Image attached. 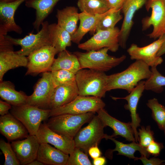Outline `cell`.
<instances>
[{
    "label": "cell",
    "instance_id": "1",
    "mask_svg": "<svg viewBox=\"0 0 165 165\" xmlns=\"http://www.w3.org/2000/svg\"><path fill=\"white\" fill-rule=\"evenodd\" d=\"M149 66L142 61L136 60L123 71L108 75L107 91L121 89L130 93L138 83L150 77Z\"/></svg>",
    "mask_w": 165,
    "mask_h": 165
},
{
    "label": "cell",
    "instance_id": "2",
    "mask_svg": "<svg viewBox=\"0 0 165 165\" xmlns=\"http://www.w3.org/2000/svg\"><path fill=\"white\" fill-rule=\"evenodd\" d=\"M107 77L105 72L82 69L75 74L79 95L104 97L107 92Z\"/></svg>",
    "mask_w": 165,
    "mask_h": 165
},
{
    "label": "cell",
    "instance_id": "3",
    "mask_svg": "<svg viewBox=\"0 0 165 165\" xmlns=\"http://www.w3.org/2000/svg\"><path fill=\"white\" fill-rule=\"evenodd\" d=\"M108 48L105 47L97 50L73 53L78 58L80 69H89L105 72L119 65L126 57L125 55L119 57L110 55L108 53Z\"/></svg>",
    "mask_w": 165,
    "mask_h": 165
},
{
    "label": "cell",
    "instance_id": "4",
    "mask_svg": "<svg viewBox=\"0 0 165 165\" xmlns=\"http://www.w3.org/2000/svg\"><path fill=\"white\" fill-rule=\"evenodd\" d=\"M96 112L80 114H64L50 117L46 124L51 130L74 139L82 126L90 122Z\"/></svg>",
    "mask_w": 165,
    "mask_h": 165
},
{
    "label": "cell",
    "instance_id": "5",
    "mask_svg": "<svg viewBox=\"0 0 165 165\" xmlns=\"http://www.w3.org/2000/svg\"><path fill=\"white\" fill-rule=\"evenodd\" d=\"M50 109L27 104L12 106L10 113L24 126L30 135H35L42 122L49 118Z\"/></svg>",
    "mask_w": 165,
    "mask_h": 165
},
{
    "label": "cell",
    "instance_id": "6",
    "mask_svg": "<svg viewBox=\"0 0 165 165\" xmlns=\"http://www.w3.org/2000/svg\"><path fill=\"white\" fill-rule=\"evenodd\" d=\"M105 127L98 116L94 115L88 124L80 129L74 137L75 147L88 154L90 148L98 145L103 138L108 139L109 135L104 131Z\"/></svg>",
    "mask_w": 165,
    "mask_h": 165
},
{
    "label": "cell",
    "instance_id": "7",
    "mask_svg": "<svg viewBox=\"0 0 165 165\" xmlns=\"http://www.w3.org/2000/svg\"><path fill=\"white\" fill-rule=\"evenodd\" d=\"M49 24L48 21H44L41 30L37 33H30L22 38H15L7 35L6 37L13 45L20 46V49L16 51L17 54L28 56L32 52L45 46L51 45Z\"/></svg>",
    "mask_w": 165,
    "mask_h": 165
},
{
    "label": "cell",
    "instance_id": "8",
    "mask_svg": "<svg viewBox=\"0 0 165 165\" xmlns=\"http://www.w3.org/2000/svg\"><path fill=\"white\" fill-rule=\"evenodd\" d=\"M105 106L101 98L92 96L79 95L70 103L51 109L49 118L64 114H80L90 112H97Z\"/></svg>",
    "mask_w": 165,
    "mask_h": 165
},
{
    "label": "cell",
    "instance_id": "9",
    "mask_svg": "<svg viewBox=\"0 0 165 165\" xmlns=\"http://www.w3.org/2000/svg\"><path fill=\"white\" fill-rule=\"evenodd\" d=\"M145 5L147 11L150 9L152 11L150 16L142 20V30L145 31L152 26V31L147 36L150 38H159L165 33V2L163 0H147Z\"/></svg>",
    "mask_w": 165,
    "mask_h": 165
},
{
    "label": "cell",
    "instance_id": "10",
    "mask_svg": "<svg viewBox=\"0 0 165 165\" xmlns=\"http://www.w3.org/2000/svg\"><path fill=\"white\" fill-rule=\"evenodd\" d=\"M120 29L117 27L106 30H98L90 39L78 45V48L89 51L97 50L102 48H108L109 50L117 51L119 45V36Z\"/></svg>",
    "mask_w": 165,
    "mask_h": 165
},
{
    "label": "cell",
    "instance_id": "11",
    "mask_svg": "<svg viewBox=\"0 0 165 165\" xmlns=\"http://www.w3.org/2000/svg\"><path fill=\"white\" fill-rule=\"evenodd\" d=\"M58 53L52 46H45L31 53L27 58V70L25 75H35L50 71Z\"/></svg>",
    "mask_w": 165,
    "mask_h": 165
},
{
    "label": "cell",
    "instance_id": "12",
    "mask_svg": "<svg viewBox=\"0 0 165 165\" xmlns=\"http://www.w3.org/2000/svg\"><path fill=\"white\" fill-rule=\"evenodd\" d=\"M51 72L43 73L34 88L33 93L28 96L27 104L44 109H48L51 96L55 87Z\"/></svg>",
    "mask_w": 165,
    "mask_h": 165
},
{
    "label": "cell",
    "instance_id": "13",
    "mask_svg": "<svg viewBox=\"0 0 165 165\" xmlns=\"http://www.w3.org/2000/svg\"><path fill=\"white\" fill-rule=\"evenodd\" d=\"M163 42V38L160 37L156 40L144 47H140L133 43L127 51L131 59L142 61L151 68L157 67L163 61L161 57L157 55Z\"/></svg>",
    "mask_w": 165,
    "mask_h": 165
},
{
    "label": "cell",
    "instance_id": "14",
    "mask_svg": "<svg viewBox=\"0 0 165 165\" xmlns=\"http://www.w3.org/2000/svg\"><path fill=\"white\" fill-rule=\"evenodd\" d=\"M35 136L40 143L51 144L67 154H71L75 147L74 139L52 130L46 123L41 124Z\"/></svg>",
    "mask_w": 165,
    "mask_h": 165
},
{
    "label": "cell",
    "instance_id": "15",
    "mask_svg": "<svg viewBox=\"0 0 165 165\" xmlns=\"http://www.w3.org/2000/svg\"><path fill=\"white\" fill-rule=\"evenodd\" d=\"M40 144L35 135L29 134L24 139L13 141L11 145L20 164L28 165L37 159Z\"/></svg>",
    "mask_w": 165,
    "mask_h": 165
},
{
    "label": "cell",
    "instance_id": "16",
    "mask_svg": "<svg viewBox=\"0 0 165 165\" xmlns=\"http://www.w3.org/2000/svg\"><path fill=\"white\" fill-rule=\"evenodd\" d=\"M147 0H125L121 10L124 18L119 36V46L125 49L134 24L133 18L136 12L145 5Z\"/></svg>",
    "mask_w": 165,
    "mask_h": 165
},
{
    "label": "cell",
    "instance_id": "17",
    "mask_svg": "<svg viewBox=\"0 0 165 165\" xmlns=\"http://www.w3.org/2000/svg\"><path fill=\"white\" fill-rule=\"evenodd\" d=\"M26 0H18L9 2H0V34L6 35L8 32L11 31L22 34V29L15 22L14 16L18 7Z\"/></svg>",
    "mask_w": 165,
    "mask_h": 165
},
{
    "label": "cell",
    "instance_id": "18",
    "mask_svg": "<svg viewBox=\"0 0 165 165\" xmlns=\"http://www.w3.org/2000/svg\"><path fill=\"white\" fill-rule=\"evenodd\" d=\"M145 81H140L129 94L124 97H111L112 99L114 100L123 99L127 101V103L124 105V108L130 113L131 125L134 132L135 141L137 143L138 141L137 128L140 126L141 121L139 114L137 113V108L140 99L145 90Z\"/></svg>",
    "mask_w": 165,
    "mask_h": 165
},
{
    "label": "cell",
    "instance_id": "19",
    "mask_svg": "<svg viewBox=\"0 0 165 165\" xmlns=\"http://www.w3.org/2000/svg\"><path fill=\"white\" fill-rule=\"evenodd\" d=\"M0 132L9 141L26 138L29 135L23 124L10 113L0 116Z\"/></svg>",
    "mask_w": 165,
    "mask_h": 165
},
{
    "label": "cell",
    "instance_id": "20",
    "mask_svg": "<svg viewBox=\"0 0 165 165\" xmlns=\"http://www.w3.org/2000/svg\"><path fill=\"white\" fill-rule=\"evenodd\" d=\"M97 115L106 127L108 126L113 130L112 137L120 136L129 141H135L134 132L131 122H123L110 116L104 108L97 112Z\"/></svg>",
    "mask_w": 165,
    "mask_h": 165
},
{
    "label": "cell",
    "instance_id": "21",
    "mask_svg": "<svg viewBox=\"0 0 165 165\" xmlns=\"http://www.w3.org/2000/svg\"><path fill=\"white\" fill-rule=\"evenodd\" d=\"M79 95L75 81L72 83L55 87L50 97L48 109H52L67 104Z\"/></svg>",
    "mask_w": 165,
    "mask_h": 165
},
{
    "label": "cell",
    "instance_id": "22",
    "mask_svg": "<svg viewBox=\"0 0 165 165\" xmlns=\"http://www.w3.org/2000/svg\"><path fill=\"white\" fill-rule=\"evenodd\" d=\"M69 155L48 143H40L37 160L44 165H66Z\"/></svg>",
    "mask_w": 165,
    "mask_h": 165
},
{
    "label": "cell",
    "instance_id": "23",
    "mask_svg": "<svg viewBox=\"0 0 165 165\" xmlns=\"http://www.w3.org/2000/svg\"><path fill=\"white\" fill-rule=\"evenodd\" d=\"M61 0H26L25 6L35 10V17L33 23L36 31H40V26L52 11L57 3Z\"/></svg>",
    "mask_w": 165,
    "mask_h": 165
},
{
    "label": "cell",
    "instance_id": "24",
    "mask_svg": "<svg viewBox=\"0 0 165 165\" xmlns=\"http://www.w3.org/2000/svg\"><path fill=\"white\" fill-rule=\"evenodd\" d=\"M79 14L78 8L74 6H67L62 9H57L56 15L57 24L72 36L77 29Z\"/></svg>",
    "mask_w": 165,
    "mask_h": 165
},
{
    "label": "cell",
    "instance_id": "25",
    "mask_svg": "<svg viewBox=\"0 0 165 165\" xmlns=\"http://www.w3.org/2000/svg\"><path fill=\"white\" fill-rule=\"evenodd\" d=\"M28 63L27 57L19 55L14 50L0 52V82L7 71L19 67H27Z\"/></svg>",
    "mask_w": 165,
    "mask_h": 165
},
{
    "label": "cell",
    "instance_id": "26",
    "mask_svg": "<svg viewBox=\"0 0 165 165\" xmlns=\"http://www.w3.org/2000/svg\"><path fill=\"white\" fill-rule=\"evenodd\" d=\"M103 14L93 15L86 12L79 13L80 24L75 32L72 36V42L78 45L88 32L90 31L94 32L97 23Z\"/></svg>",
    "mask_w": 165,
    "mask_h": 165
},
{
    "label": "cell",
    "instance_id": "27",
    "mask_svg": "<svg viewBox=\"0 0 165 165\" xmlns=\"http://www.w3.org/2000/svg\"><path fill=\"white\" fill-rule=\"evenodd\" d=\"M49 29L51 45L56 49L58 53L71 46V35L57 23L49 24Z\"/></svg>",
    "mask_w": 165,
    "mask_h": 165
},
{
    "label": "cell",
    "instance_id": "28",
    "mask_svg": "<svg viewBox=\"0 0 165 165\" xmlns=\"http://www.w3.org/2000/svg\"><path fill=\"white\" fill-rule=\"evenodd\" d=\"M58 54L50 71L63 69L70 71L75 74L80 69L78 58L73 53L66 50Z\"/></svg>",
    "mask_w": 165,
    "mask_h": 165
},
{
    "label": "cell",
    "instance_id": "29",
    "mask_svg": "<svg viewBox=\"0 0 165 165\" xmlns=\"http://www.w3.org/2000/svg\"><path fill=\"white\" fill-rule=\"evenodd\" d=\"M0 96L3 100L15 106L26 104L28 96L23 92L16 91L11 82L2 81L0 83Z\"/></svg>",
    "mask_w": 165,
    "mask_h": 165
},
{
    "label": "cell",
    "instance_id": "30",
    "mask_svg": "<svg viewBox=\"0 0 165 165\" xmlns=\"http://www.w3.org/2000/svg\"><path fill=\"white\" fill-rule=\"evenodd\" d=\"M108 139L112 141L115 144V148L113 149L110 150L107 152L110 156L113 152L117 151V155L125 156L134 161L137 160V157L134 156L135 152L138 151L141 155L145 156L148 158L150 155L146 150V148L141 146L136 141L132 142L129 144H124L116 140L111 135H109Z\"/></svg>",
    "mask_w": 165,
    "mask_h": 165
},
{
    "label": "cell",
    "instance_id": "31",
    "mask_svg": "<svg viewBox=\"0 0 165 165\" xmlns=\"http://www.w3.org/2000/svg\"><path fill=\"white\" fill-rule=\"evenodd\" d=\"M121 10V9L111 8L104 13L97 23L94 32L114 28L116 24L123 18Z\"/></svg>",
    "mask_w": 165,
    "mask_h": 165
},
{
    "label": "cell",
    "instance_id": "32",
    "mask_svg": "<svg viewBox=\"0 0 165 165\" xmlns=\"http://www.w3.org/2000/svg\"><path fill=\"white\" fill-rule=\"evenodd\" d=\"M77 5L82 12L93 15L103 14L110 9L106 0H78Z\"/></svg>",
    "mask_w": 165,
    "mask_h": 165
},
{
    "label": "cell",
    "instance_id": "33",
    "mask_svg": "<svg viewBox=\"0 0 165 165\" xmlns=\"http://www.w3.org/2000/svg\"><path fill=\"white\" fill-rule=\"evenodd\" d=\"M147 106L151 110L152 116L161 130L165 129V107L155 98L148 100Z\"/></svg>",
    "mask_w": 165,
    "mask_h": 165
},
{
    "label": "cell",
    "instance_id": "34",
    "mask_svg": "<svg viewBox=\"0 0 165 165\" xmlns=\"http://www.w3.org/2000/svg\"><path fill=\"white\" fill-rule=\"evenodd\" d=\"M152 73L149 79L145 81V90L156 93L162 92L165 86V76L163 75L157 70L156 67L151 68Z\"/></svg>",
    "mask_w": 165,
    "mask_h": 165
},
{
    "label": "cell",
    "instance_id": "35",
    "mask_svg": "<svg viewBox=\"0 0 165 165\" xmlns=\"http://www.w3.org/2000/svg\"><path fill=\"white\" fill-rule=\"evenodd\" d=\"M51 72L55 87L70 84L75 81V74L70 71L61 69Z\"/></svg>",
    "mask_w": 165,
    "mask_h": 165
},
{
    "label": "cell",
    "instance_id": "36",
    "mask_svg": "<svg viewBox=\"0 0 165 165\" xmlns=\"http://www.w3.org/2000/svg\"><path fill=\"white\" fill-rule=\"evenodd\" d=\"M0 148L5 158L4 165H19L20 162L10 144L1 139L0 140Z\"/></svg>",
    "mask_w": 165,
    "mask_h": 165
},
{
    "label": "cell",
    "instance_id": "37",
    "mask_svg": "<svg viewBox=\"0 0 165 165\" xmlns=\"http://www.w3.org/2000/svg\"><path fill=\"white\" fill-rule=\"evenodd\" d=\"M87 154L80 148L75 147L70 154L66 165H92Z\"/></svg>",
    "mask_w": 165,
    "mask_h": 165
},
{
    "label": "cell",
    "instance_id": "38",
    "mask_svg": "<svg viewBox=\"0 0 165 165\" xmlns=\"http://www.w3.org/2000/svg\"><path fill=\"white\" fill-rule=\"evenodd\" d=\"M153 132L150 126L141 127L138 131L139 144L142 147L146 148L155 140Z\"/></svg>",
    "mask_w": 165,
    "mask_h": 165
},
{
    "label": "cell",
    "instance_id": "39",
    "mask_svg": "<svg viewBox=\"0 0 165 165\" xmlns=\"http://www.w3.org/2000/svg\"><path fill=\"white\" fill-rule=\"evenodd\" d=\"M162 147L161 143L154 140L147 147L146 149L150 155L156 156L159 155Z\"/></svg>",
    "mask_w": 165,
    "mask_h": 165
},
{
    "label": "cell",
    "instance_id": "40",
    "mask_svg": "<svg viewBox=\"0 0 165 165\" xmlns=\"http://www.w3.org/2000/svg\"><path fill=\"white\" fill-rule=\"evenodd\" d=\"M140 160L144 165H160L165 160L156 157H152L149 159L146 156L141 155L140 157H137V160Z\"/></svg>",
    "mask_w": 165,
    "mask_h": 165
},
{
    "label": "cell",
    "instance_id": "41",
    "mask_svg": "<svg viewBox=\"0 0 165 165\" xmlns=\"http://www.w3.org/2000/svg\"><path fill=\"white\" fill-rule=\"evenodd\" d=\"M0 34V52L14 50L13 45L6 37Z\"/></svg>",
    "mask_w": 165,
    "mask_h": 165
},
{
    "label": "cell",
    "instance_id": "42",
    "mask_svg": "<svg viewBox=\"0 0 165 165\" xmlns=\"http://www.w3.org/2000/svg\"><path fill=\"white\" fill-rule=\"evenodd\" d=\"M125 0H107L110 9L118 10L122 9Z\"/></svg>",
    "mask_w": 165,
    "mask_h": 165
},
{
    "label": "cell",
    "instance_id": "43",
    "mask_svg": "<svg viewBox=\"0 0 165 165\" xmlns=\"http://www.w3.org/2000/svg\"><path fill=\"white\" fill-rule=\"evenodd\" d=\"M12 105L6 101L0 100V115L4 116L8 113L9 110H10Z\"/></svg>",
    "mask_w": 165,
    "mask_h": 165
},
{
    "label": "cell",
    "instance_id": "44",
    "mask_svg": "<svg viewBox=\"0 0 165 165\" xmlns=\"http://www.w3.org/2000/svg\"><path fill=\"white\" fill-rule=\"evenodd\" d=\"M88 153L93 159L101 156L102 154L98 145L94 146L90 148L88 150Z\"/></svg>",
    "mask_w": 165,
    "mask_h": 165
},
{
    "label": "cell",
    "instance_id": "45",
    "mask_svg": "<svg viewBox=\"0 0 165 165\" xmlns=\"http://www.w3.org/2000/svg\"><path fill=\"white\" fill-rule=\"evenodd\" d=\"M106 162V158L104 156H100L93 159V165H104Z\"/></svg>",
    "mask_w": 165,
    "mask_h": 165
},
{
    "label": "cell",
    "instance_id": "46",
    "mask_svg": "<svg viewBox=\"0 0 165 165\" xmlns=\"http://www.w3.org/2000/svg\"><path fill=\"white\" fill-rule=\"evenodd\" d=\"M160 37H161L163 38V42L157 53V55L158 57H161L162 55L165 54V33Z\"/></svg>",
    "mask_w": 165,
    "mask_h": 165
},
{
    "label": "cell",
    "instance_id": "47",
    "mask_svg": "<svg viewBox=\"0 0 165 165\" xmlns=\"http://www.w3.org/2000/svg\"><path fill=\"white\" fill-rule=\"evenodd\" d=\"M43 163L36 159L30 163L28 165H44Z\"/></svg>",
    "mask_w": 165,
    "mask_h": 165
},
{
    "label": "cell",
    "instance_id": "48",
    "mask_svg": "<svg viewBox=\"0 0 165 165\" xmlns=\"http://www.w3.org/2000/svg\"><path fill=\"white\" fill-rule=\"evenodd\" d=\"M18 0H0V2H15Z\"/></svg>",
    "mask_w": 165,
    "mask_h": 165
},
{
    "label": "cell",
    "instance_id": "49",
    "mask_svg": "<svg viewBox=\"0 0 165 165\" xmlns=\"http://www.w3.org/2000/svg\"><path fill=\"white\" fill-rule=\"evenodd\" d=\"M164 134H165V129L164 130Z\"/></svg>",
    "mask_w": 165,
    "mask_h": 165
},
{
    "label": "cell",
    "instance_id": "50",
    "mask_svg": "<svg viewBox=\"0 0 165 165\" xmlns=\"http://www.w3.org/2000/svg\"><path fill=\"white\" fill-rule=\"evenodd\" d=\"M164 0V2H165V0Z\"/></svg>",
    "mask_w": 165,
    "mask_h": 165
},
{
    "label": "cell",
    "instance_id": "51",
    "mask_svg": "<svg viewBox=\"0 0 165 165\" xmlns=\"http://www.w3.org/2000/svg\"></svg>",
    "mask_w": 165,
    "mask_h": 165
}]
</instances>
